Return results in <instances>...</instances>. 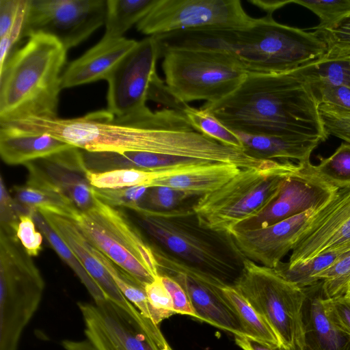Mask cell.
<instances>
[{"instance_id":"32","label":"cell","mask_w":350,"mask_h":350,"mask_svg":"<svg viewBox=\"0 0 350 350\" xmlns=\"http://www.w3.org/2000/svg\"><path fill=\"white\" fill-rule=\"evenodd\" d=\"M163 171L119 169L103 172L88 170L90 185L96 188L116 189L129 187H151L154 180L163 178Z\"/></svg>"},{"instance_id":"41","label":"cell","mask_w":350,"mask_h":350,"mask_svg":"<svg viewBox=\"0 0 350 350\" xmlns=\"http://www.w3.org/2000/svg\"><path fill=\"white\" fill-rule=\"evenodd\" d=\"M144 288L151 307V321L153 323L159 325L163 320L176 314L171 296L160 275Z\"/></svg>"},{"instance_id":"39","label":"cell","mask_w":350,"mask_h":350,"mask_svg":"<svg viewBox=\"0 0 350 350\" xmlns=\"http://www.w3.org/2000/svg\"><path fill=\"white\" fill-rule=\"evenodd\" d=\"M148 189L138 186L116 189L92 187V192L94 197L107 205L127 208L139 214L144 209L142 204Z\"/></svg>"},{"instance_id":"38","label":"cell","mask_w":350,"mask_h":350,"mask_svg":"<svg viewBox=\"0 0 350 350\" xmlns=\"http://www.w3.org/2000/svg\"><path fill=\"white\" fill-rule=\"evenodd\" d=\"M325 299L345 296L350 283V250L317 275Z\"/></svg>"},{"instance_id":"50","label":"cell","mask_w":350,"mask_h":350,"mask_svg":"<svg viewBox=\"0 0 350 350\" xmlns=\"http://www.w3.org/2000/svg\"><path fill=\"white\" fill-rule=\"evenodd\" d=\"M165 287L169 292L176 314H187L197 319V315L186 292L174 280L165 275H159Z\"/></svg>"},{"instance_id":"3","label":"cell","mask_w":350,"mask_h":350,"mask_svg":"<svg viewBox=\"0 0 350 350\" xmlns=\"http://www.w3.org/2000/svg\"><path fill=\"white\" fill-rule=\"evenodd\" d=\"M67 50L55 38L36 34L0 70V123L57 116Z\"/></svg>"},{"instance_id":"36","label":"cell","mask_w":350,"mask_h":350,"mask_svg":"<svg viewBox=\"0 0 350 350\" xmlns=\"http://www.w3.org/2000/svg\"><path fill=\"white\" fill-rule=\"evenodd\" d=\"M190 124L198 131L225 145L243 148L237 135L226 127L206 110L194 108L187 105L182 111Z\"/></svg>"},{"instance_id":"26","label":"cell","mask_w":350,"mask_h":350,"mask_svg":"<svg viewBox=\"0 0 350 350\" xmlns=\"http://www.w3.org/2000/svg\"><path fill=\"white\" fill-rule=\"evenodd\" d=\"M235 133L247 153L267 160L306 162L310 161L312 152L321 143L318 139Z\"/></svg>"},{"instance_id":"16","label":"cell","mask_w":350,"mask_h":350,"mask_svg":"<svg viewBox=\"0 0 350 350\" xmlns=\"http://www.w3.org/2000/svg\"><path fill=\"white\" fill-rule=\"evenodd\" d=\"M299 163L300 169L286 178L277 197L261 213L241 222L228 234L265 228L330 201L338 189L315 174L310 161Z\"/></svg>"},{"instance_id":"40","label":"cell","mask_w":350,"mask_h":350,"mask_svg":"<svg viewBox=\"0 0 350 350\" xmlns=\"http://www.w3.org/2000/svg\"><path fill=\"white\" fill-rule=\"evenodd\" d=\"M314 12L320 19L317 27L329 26L350 13V0H289Z\"/></svg>"},{"instance_id":"30","label":"cell","mask_w":350,"mask_h":350,"mask_svg":"<svg viewBox=\"0 0 350 350\" xmlns=\"http://www.w3.org/2000/svg\"><path fill=\"white\" fill-rule=\"evenodd\" d=\"M221 293L238 317L247 336L280 347L272 329L237 290L224 287L221 288Z\"/></svg>"},{"instance_id":"17","label":"cell","mask_w":350,"mask_h":350,"mask_svg":"<svg viewBox=\"0 0 350 350\" xmlns=\"http://www.w3.org/2000/svg\"><path fill=\"white\" fill-rule=\"evenodd\" d=\"M350 243V187L339 189L317 213L296 242L289 265L304 263Z\"/></svg>"},{"instance_id":"21","label":"cell","mask_w":350,"mask_h":350,"mask_svg":"<svg viewBox=\"0 0 350 350\" xmlns=\"http://www.w3.org/2000/svg\"><path fill=\"white\" fill-rule=\"evenodd\" d=\"M124 37L102 39L70 62L62 75V88L107 79L118 63L137 44Z\"/></svg>"},{"instance_id":"27","label":"cell","mask_w":350,"mask_h":350,"mask_svg":"<svg viewBox=\"0 0 350 350\" xmlns=\"http://www.w3.org/2000/svg\"><path fill=\"white\" fill-rule=\"evenodd\" d=\"M241 170L230 163H212L185 174L157 179L151 187L165 186L183 191L191 196H202L220 188Z\"/></svg>"},{"instance_id":"46","label":"cell","mask_w":350,"mask_h":350,"mask_svg":"<svg viewBox=\"0 0 350 350\" xmlns=\"http://www.w3.org/2000/svg\"><path fill=\"white\" fill-rule=\"evenodd\" d=\"M309 83L319 105H332L350 111V89L321 83Z\"/></svg>"},{"instance_id":"48","label":"cell","mask_w":350,"mask_h":350,"mask_svg":"<svg viewBox=\"0 0 350 350\" xmlns=\"http://www.w3.org/2000/svg\"><path fill=\"white\" fill-rule=\"evenodd\" d=\"M329 320L341 330L350 334V299L346 296L322 301Z\"/></svg>"},{"instance_id":"10","label":"cell","mask_w":350,"mask_h":350,"mask_svg":"<svg viewBox=\"0 0 350 350\" xmlns=\"http://www.w3.org/2000/svg\"><path fill=\"white\" fill-rule=\"evenodd\" d=\"M234 288L250 304L275 334L283 350H304V289L273 268L245 258Z\"/></svg>"},{"instance_id":"42","label":"cell","mask_w":350,"mask_h":350,"mask_svg":"<svg viewBox=\"0 0 350 350\" xmlns=\"http://www.w3.org/2000/svg\"><path fill=\"white\" fill-rule=\"evenodd\" d=\"M319 111L327 135L350 144V111L328 104L319 105Z\"/></svg>"},{"instance_id":"15","label":"cell","mask_w":350,"mask_h":350,"mask_svg":"<svg viewBox=\"0 0 350 350\" xmlns=\"http://www.w3.org/2000/svg\"><path fill=\"white\" fill-rule=\"evenodd\" d=\"M161 48L156 36L137 44L118 63L107 78V110L117 117L144 112L148 90L156 72Z\"/></svg>"},{"instance_id":"35","label":"cell","mask_w":350,"mask_h":350,"mask_svg":"<svg viewBox=\"0 0 350 350\" xmlns=\"http://www.w3.org/2000/svg\"><path fill=\"white\" fill-rule=\"evenodd\" d=\"M315 174L327 183L339 189L350 187V144L342 142L328 157H319V164L312 165Z\"/></svg>"},{"instance_id":"43","label":"cell","mask_w":350,"mask_h":350,"mask_svg":"<svg viewBox=\"0 0 350 350\" xmlns=\"http://www.w3.org/2000/svg\"><path fill=\"white\" fill-rule=\"evenodd\" d=\"M191 196L180 190L165 186L150 187L143 200V208L167 211L177 206Z\"/></svg>"},{"instance_id":"18","label":"cell","mask_w":350,"mask_h":350,"mask_svg":"<svg viewBox=\"0 0 350 350\" xmlns=\"http://www.w3.org/2000/svg\"><path fill=\"white\" fill-rule=\"evenodd\" d=\"M323 206L265 228L233 232L230 234L245 258L275 268L292 251L299 237Z\"/></svg>"},{"instance_id":"28","label":"cell","mask_w":350,"mask_h":350,"mask_svg":"<svg viewBox=\"0 0 350 350\" xmlns=\"http://www.w3.org/2000/svg\"><path fill=\"white\" fill-rule=\"evenodd\" d=\"M350 250V243L325 252L304 263L289 265L281 261L275 270L285 280L300 288L320 282L317 275L333 265Z\"/></svg>"},{"instance_id":"4","label":"cell","mask_w":350,"mask_h":350,"mask_svg":"<svg viewBox=\"0 0 350 350\" xmlns=\"http://www.w3.org/2000/svg\"><path fill=\"white\" fill-rule=\"evenodd\" d=\"M138 223L163 250L221 282L235 287L243 260L230 234L202 227L192 209H144Z\"/></svg>"},{"instance_id":"13","label":"cell","mask_w":350,"mask_h":350,"mask_svg":"<svg viewBox=\"0 0 350 350\" xmlns=\"http://www.w3.org/2000/svg\"><path fill=\"white\" fill-rule=\"evenodd\" d=\"M77 305L85 334L96 350H159L169 346L158 325L138 323L108 299Z\"/></svg>"},{"instance_id":"29","label":"cell","mask_w":350,"mask_h":350,"mask_svg":"<svg viewBox=\"0 0 350 350\" xmlns=\"http://www.w3.org/2000/svg\"><path fill=\"white\" fill-rule=\"evenodd\" d=\"M157 0H107L105 21L107 38H118L137 25Z\"/></svg>"},{"instance_id":"33","label":"cell","mask_w":350,"mask_h":350,"mask_svg":"<svg viewBox=\"0 0 350 350\" xmlns=\"http://www.w3.org/2000/svg\"><path fill=\"white\" fill-rule=\"evenodd\" d=\"M296 70L308 83H321L350 89V59L348 58H321Z\"/></svg>"},{"instance_id":"49","label":"cell","mask_w":350,"mask_h":350,"mask_svg":"<svg viewBox=\"0 0 350 350\" xmlns=\"http://www.w3.org/2000/svg\"><path fill=\"white\" fill-rule=\"evenodd\" d=\"M147 100L163 105L166 108L183 111L187 104L178 100L170 92V89L157 75L152 77L148 90Z\"/></svg>"},{"instance_id":"6","label":"cell","mask_w":350,"mask_h":350,"mask_svg":"<svg viewBox=\"0 0 350 350\" xmlns=\"http://www.w3.org/2000/svg\"><path fill=\"white\" fill-rule=\"evenodd\" d=\"M299 163L280 161L265 168H246L218 189L203 195L191 206L199 224L229 233L237 225L261 213L278 195Z\"/></svg>"},{"instance_id":"1","label":"cell","mask_w":350,"mask_h":350,"mask_svg":"<svg viewBox=\"0 0 350 350\" xmlns=\"http://www.w3.org/2000/svg\"><path fill=\"white\" fill-rule=\"evenodd\" d=\"M0 124L48 134L92 152L140 151L193 158L198 145L197 133L185 116L166 107L122 117L107 109L75 118L32 117Z\"/></svg>"},{"instance_id":"54","label":"cell","mask_w":350,"mask_h":350,"mask_svg":"<svg viewBox=\"0 0 350 350\" xmlns=\"http://www.w3.org/2000/svg\"><path fill=\"white\" fill-rule=\"evenodd\" d=\"M345 296L350 299V283L348 286L347 291Z\"/></svg>"},{"instance_id":"25","label":"cell","mask_w":350,"mask_h":350,"mask_svg":"<svg viewBox=\"0 0 350 350\" xmlns=\"http://www.w3.org/2000/svg\"><path fill=\"white\" fill-rule=\"evenodd\" d=\"M28 170L27 182L12 188L15 200L32 213L42 207L69 217L77 208L72 201L49 178L36 161L24 165Z\"/></svg>"},{"instance_id":"11","label":"cell","mask_w":350,"mask_h":350,"mask_svg":"<svg viewBox=\"0 0 350 350\" xmlns=\"http://www.w3.org/2000/svg\"><path fill=\"white\" fill-rule=\"evenodd\" d=\"M255 20L239 0H157L136 27L150 36L189 29H242Z\"/></svg>"},{"instance_id":"45","label":"cell","mask_w":350,"mask_h":350,"mask_svg":"<svg viewBox=\"0 0 350 350\" xmlns=\"http://www.w3.org/2000/svg\"><path fill=\"white\" fill-rule=\"evenodd\" d=\"M36 226L32 213L23 214L15 230L17 238L31 257L37 256L42 250V234L36 230Z\"/></svg>"},{"instance_id":"12","label":"cell","mask_w":350,"mask_h":350,"mask_svg":"<svg viewBox=\"0 0 350 350\" xmlns=\"http://www.w3.org/2000/svg\"><path fill=\"white\" fill-rule=\"evenodd\" d=\"M107 0H29L21 39L45 34L68 51L105 24Z\"/></svg>"},{"instance_id":"19","label":"cell","mask_w":350,"mask_h":350,"mask_svg":"<svg viewBox=\"0 0 350 350\" xmlns=\"http://www.w3.org/2000/svg\"><path fill=\"white\" fill-rule=\"evenodd\" d=\"M36 210L42 214L49 225L76 255L100 286L106 299L120 308L137 322H144L145 317L122 293L109 273L95 256L93 245L77 224L70 217L46 208Z\"/></svg>"},{"instance_id":"8","label":"cell","mask_w":350,"mask_h":350,"mask_svg":"<svg viewBox=\"0 0 350 350\" xmlns=\"http://www.w3.org/2000/svg\"><path fill=\"white\" fill-rule=\"evenodd\" d=\"M68 217L93 246L144 287L159 275L152 246L123 212L94 197L91 208H77Z\"/></svg>"},{"instance_id":"5","label":"cell","mask_w":350,"mask_h":350,"mask_svg":"<svg viewBox=\"0 0 350 350\" xmlns=\"http://www.w3.org/2000/svg\"><path fill=\"white\" fill-rule=\"evenodd\" d=\"M217 50L247 72L282 73L322 58L327 46L314 31L280 24L267 14L245 29H221Z\"/></svg>"},{"instance_id":"34","label":"cell","mask_w":350,"mask_h":350,"mask_svg":"<svg viewBox=\"0 0 350 350\" xmlns=\"http://www.w3.org/2000/svg\"><path fill=\"white\" fill-rule=\"evenodd\" d=\"M93 252L125 297L143 316L150 319L151 308L145 288L94 246Z\"/></svg>"},{"instance_id":"9","label":"cell","mask_w":350,"mask_h":350,"mask_svg":"<svg viewBox=\"0 0 350 350\" xmlns=\"http://www.w3.org/2000/svg\"><path fill=\"white\" fill-rule=\"evenodd\" d=\"M161 57L165 83L185 104L217 102L234 92L247 74L234 56L225 53L169 49L161 51Z\"/></svg>"},{"instance_id":"24","label":"cell","mask_w":350,"mask_h":350,"mask_svg":"<svg viewBox=\"0 0 350 350\" xmlns=\"http://www.w3.org/2000/svg\"><path fill=\"white\" fill-rule=\"evenodd\" d=\"M72 146L48 134H35L0 125V155L8 165H25Z\"/></svg>"},{"instance_id":"23","label":"cell","mask_w":350,"mask_h":350,"mask_svg":"<svg viewBox=\"0 0 350 350\" xmlns=\"http://www.w3.org/2000/svg\"><path fill=\"white\" fill-rule=\"evenodd\" d=\"M303 289L304 350H350V334L335 325L325 313L321 281Z\"/></svg>"},{"instance_id":"2","label":"cell","mask_w":350,"mask_h":350,"mask_svg":"<svg viewBox=\"0 0 350 350\" xmlns=\"http://www.w3.org/2000/svg\"><path fill=\"white\" fill-rule=\"evenodd\" d=\"M319 105L310 83L296 70L247 72L227 97L201 107L234 133L325 141Z\"/></svg>"},{"instance_id":"52","label":"cell","mask_w":350,"mask_h":350,"mask_svg":"<svg viewBox=\"0 0 350 350\" xmlns=\"http://www.w3.org/2000/svg\"><path fill=\"white\" fill-rule=\"evenodd\" d=\"M234 340L243 350H283L247 336L234 335Z\"/></svg>"},{"instance_id":"55","label":"cell","mask_w":350,"mask_h":350,"mask_svg":"<svg viewBox=\"0 0 350 350\" xmlns=\"http://www.w3.org/2000/svg\"><path fill=\"white\" fill-rule=\"evenodd\" d=\"M159 350H172V349L170 348V345H169V346L165 347H164V348H163V349H159Z\"/></svg>"},{"instance_id":"44","label":"cell","mask_w":350,"mask_h":350,"mask_svg":"<svg viewBox=\"0 0 350 350\" xmlns=\"http://www.w3.org/2000/svg\"><path fill=\"white\" fill-rule=\"evenodd\" d=\"M32 213L11 196L0 176V227L15 232L20 217L23 214Z\"/></svg>"},{"instance_id":"22","label":"cell","mask_w":350,"mask_h":350,"mask_svg":"<svg viewBox=\"0 0 350 350\" xmlns=\"http://www.w3.org/2000/svg\"><path fill=\"white\" fill-rule=\"evenodd\" d=\"M36 161L78 209L86 211L92 206V186L86 176L88 170L81 149L72 146Z\"/></svg>"},{"instance_id":"20","label":"cell","mask_w":350,"mask_h":350,"mask_svg":"<svg viewBox=\"0 0 350 350\" xmlns=\"http://www.w3.org/2000/svg\"><path fill=\"white\" fill-rule=\"evenodd\" d=\"M87 169L94 172H103L119 169H136L168 172L171 176L185 174L204 165L208 161L170 156L148 152H126L123 153L92 152L81 150Z\"/></svg>"},{"instance_id":"53","label":"cell","mask_w":350,"mask_h":350,"mask_svg":"<svg viewBox=\"0 0 350 350\" xmlns=\"http://www.w3.org/2000/svg\"><path fill=\"white\" fill-rule=\"evenodd\" d=\"M62 345L66 350H96L94 346L88 340H64Z\"/></svg>"},{"instance_id":"37","label":"cell","mask_w":350,"mask_h":350,"mask_svg":"<svg viewBox=\"0 0 350 350\" xmlns=\"http://www.w3.org/2000/svg\"><path fill=\"white\" fill-rule=\"evenodd\" d=\"M327 46L322 58L340 59L350 57V13L333 24L313 27Z\"/></svg>"},{"instance_id":"56","label":"cell","mask_w":350,"mask_h":350,"mask_svg":"<svg viewBox=\"0 0 350 350\" xmlns=\"http://www.w3.org/2000/svg\"><path fill=\"white\" fill-rule=\"evenodd\" d=\"M345 58H348V59H350V57H345Z\"/></svg>"},{"instance_id":"7","label":"cell","mask_w":350,"mask_h":350,"mask_svg":"<svg viewBox=\"0 0 350 350\" xmlns=\"http://www.w3.org/2000/svg\"><path fill=\"white\" fill-rule=\"evenodd\" d=\"M44 286L41 273L15 232L0 227V350H17Z\"/></svg>"},{"instance_id":"14","label":"cell","mask_w":350,"mask_h":350,"mask_svg":"<svg viewBox=\"0 0 350 350\" xmlns=\"http://www.w3.org/2000/svg\"><path fill=\"white\" fill-rule=\"evenodd\" d=\"M159 274L170 277L187 294L197 319L234 335L246 336L238 317L221 293L222 284L200 269L152 246Z\"/></svg>"},{"instance_id":"51","label":"cell","mask_w":350,"mask_h":350,"mask_svg":"<svg viewBox=\"0 0 350 350\" xmlns=\"http://www.w3.org/2000/svg\"><path fill=\"white\" fill-rule=\"evenodd\" d=\"M21 0H0V38L13 25L18 14Z\"/></svg>"},{"instance_id":"31","label":"cell","mask_w":350,"mask_h":350,"mask_svg":"<svg viewBox=\"0 0 350 350\" xmlns=\"http://www.w3.org/2000/svg\"><path fill=\"white\" fill-rule=\"evenodd\" d=\"M32 216L40 232L61 259L78 276L81 283L93 297L95 303L106 300L107 299L100 286L86 271L73 252L49 225L42 214L38 210H33Z\"/></svg>"},{"instance_id":"47","label":"cell","mask_w":350,"mask_h":350,"mask_svg":"<svg viewBox=\"0 0 350 350\" xmlns=\"http://www.w3.org/2000/svg\"><path fill=\"white\" fill-rule=\"evenodd\" d=\"M29 5V0H21L20 8L16 19L8 31L0 38V70L3 68L14 45L21 39L25 16Z\"/></svg>"}]
</instances>
